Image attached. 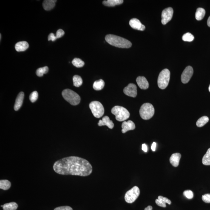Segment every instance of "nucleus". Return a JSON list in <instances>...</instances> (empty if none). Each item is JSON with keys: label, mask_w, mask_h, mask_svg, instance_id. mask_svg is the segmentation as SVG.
I'll return each mask as SVG.
<instances>
[{"label": "nucleus", "mask_w": 210, "mask_h": 210, "mask_svg": "<svg viewBox=\"0 0 210 210\" xmlns=\"http://www.w3.org/2000/svg\"><path fill=\"white\" fill-rule=\"evenodd\" d=\"M53 169L55 172L63 175L87 176L92 172V167L87 160L71 156L55 162Z\"/></svg>", "instance_id": "1"}, {"label": "nucleus", "mask_w": 210, "mask_h": 210, "mask_svg": "<svg viewBox=\"0 0 210 210\" xmlns=\"http://www.w3.org/2000/svg\"><path fill=\"white\" fill-rule=\"evenodd\" d=\"M105 39L111 45L116 47L129 48L132 45V43L129 40L116 35H107L105 37Z\"/></svg>", "instance_id": "2"}, {"label": "nucleus", "mask_w": 210, "mask_h": 210, "mask_svg": "<svg viewBox=\"0 0 210 210\" xmlns=\"http://www.w3.org/2000/svg\"><path fill=\"white\" fill-rule=\"evenodd\" d=\"M62 95L65 100L73 106L79 104L81 101V98L78 94L70 89H66L63 90Z\"/></svg>", "instance_id": "3"}, {"label": "nucleus", "mask_w": 210, "mask_h": 210, "mask_svg": "<svg viewBox=\"0 0 210 210\" xmlns=\"http://www.w3.org/2000/svg\"><path fill=\"white\" fill-rule=\"evenodd\" d=\"M112 112L115 115L117 121H123L129 118L130 114L125 107L120 106H115L112 109Z\"/></svg>", "instance_id": "4"}, {"label": "nucleus", "mask_w": 210, "mask_h": 210, "mask_svg": "<svg viewBox=\"0 0 210 210\" xmlns=\"http://www.w3.org/2000/svg\"><path fill=\"white\" fill-rule=\"evenodd\" d=\"M140 117L144 120H148L153 116L154 109L153 106L149 103H145L140 107L139 111Z\"/></svg>", "instance_id": "5"}, {"label": "nucleus", "mask_w": 210, "mask_h": 210, "mask_svg": "<svg viewBox=\"0 0 210 210\" xmlns=\"http://www.w3.org/2000/svg\"><path fill=\"white\" fill-rule=\"evenodd\" d=\"M170 72L168 69H164L160 72L158 79V85L161 89H165L169 84L170 78Z\"/></svg>", "instance_id": "6"}, {"label": "nucleus", "mask_w": 210, "mask_h": 210, "mask_svg": "<svg viewBox=\"0 0 210 210\" xmlns=\"http://www.w3.org/2000/svg\"><path fill=\"white\" fill-rule=\"evenodd\" d=\"M89 108L95 118H100L104 113V109L103 105L100 102L94 101L89 104Z\"/></svg>", "instance_id": "7"}, {"label": "nucleus", "mask_w": 210, "mask_h": 210, "mask_svg": "<svg viewBox=\"0 0 210 210\" xmlns=\"http://www.w3.org/2000/svg\"><path fill=\"white\" fill-rule=\"evenodd\" d=\"M140 194V189L138 187L134 186L126 193L125 196V200L128 203H133L138 198Z\"/></svg>", "instance_id": "8"}, {"label": "nucleus", "mask_w": 210, "mask_h": 210, "mask_svg": "<svg viewBox=\"0 0 210 210\" xmlns=\"http://www.w3.org/2000/svg\"><path fill=\"white\" fill-rule=\"evenodd\" d=\"M174 11L172 7H168L164 9L162 13L161 22L163 25H166L172 19Z\"/></svg>", "instance_id": "9"}, {"label": "nucleus", "mask_w": 210, "mask_h": 210, "mask_svg": "<svg viewBox=\"0 0 210 210\" xmlns=\"http://www.w3.org/2000/svg\"><path fill=\"white\" fill-rule=\"evenodd\" d=\"M194 73V70L190 66H188L185 69L182 74L181 80L184 84H186L189 81Z\"/></svg>", "instance_id": "10"}, {"label": "nucleus", "mask_w": 210, "mask_h": 210, "mask_svg": "<svg viewBox=\"0 0 210 210\" xmlns=\"http://www.w3.org/2000/svg\"><path fill=\"white\" fill-rule=\"evenodd\" d=\"M123 92L128 96L135 97L137 95V88L133 83H130L123 89Z\"/></svg>", "instance_id": "11"}, {"label": "nucleus", "mask_w": 210, "mask_h": 210, "mask_svg": "<svg viewBox=\"0 0 210 210\" xmlns=\"http://www.w3.org/2000/svg\"><path fill=\"white\" fill-rule=\"evenodd\" d=\"M129 25L132 28L135 30L143 31L146 28L145 26L142 24L140 21L135 18L130 20L129 21Z\"/></svg>", "instance_id": "12"}, {"label": "nucleus", "mask_w": 210, "mask_h": 210, "mask_svg": "<svg viewBox=\"0 0 210 210\" xmlns=\"http://www.w3.org/2000/svg\"><path fill=\"white\" fill-rule=\"evenodd\" d=\"M122 130V132L125 133L128 131L134 130L135 129V126L134 123L131 120H129L128 121H125L122 124L121 126Z\"/></svg>", "instance_id": "13"}, {"label": "nucleus", "mask_w": 210, "mask_h": 210, "mask_svg": "<svg viewBox=\"0 0 210 210\" xmlns=\"http://www.w3.org/2000/svg\"><path fill=\"white\" fill-rule=\"evenodd\" d=\"M137 84L140 89H146L149 88V84L147 80L144 76H139L136 79Z\"/></svg>", "instance_id": "14"}, {"label": "nucleus", "mask_w": 210, "mask_h": 210, "mask_svg": "<svg viewBox=\"0 0 210 210\" xmlns=\"http://www.w3.org/2000/svg\"><path fill=\"white\" fill-rule=\"evenodd\" d=\"M99 126H106L110 129H113L114 124L112 120L107 116H105L103 117L102 120H100L98 123Z\"/></svg>", "instance_id": "15"}, {"label": "nucleus", "mask_w": 210, "mask_h": 210, "mask_svg": "<svg viewBox=\"0 0 210 210\" xmlns=\"http://www.w3.org/2000/svg\"><path fill=\"white\" fill-rule=\"evenodd\" d=\"M181 157V154L180 153H175L171 155L170 158V162L173 166L174 167L178 166Z\"/></svg>", "instance_id": "16"}, {"label": "nucleus", "mask_w": 210, "mask_h": 210, "mask_svg": "<svg viewBox=\"0 0 210 210\" xmlns=\"http://www.w3.org/2000/svg\"><path fill=\"white\" fill-rule=\"evenodd\" d=\"M155 202L158 206L162 207V208H166V203L169 204V205L171 204V201L170 200L167 198L163 197L162 196H158V199H156Z\"/></svg>", "instance_id": "17"}, {"label": "nucleus", "mask_w": 210, "mask_h": 210, "mask_svg": "<svg viewBox=\"0 0 210 210\" xmlns=\"http://www.w3.org/2000/svg\"><path fill=\"white\" fill-rule=\"evenodd\" d=\"M24 97V92H21L18 94L17 97H16L14 106V109L15 111H18L21 108L22 105Z\"/></svg>", "instance_id": "18"}, {"label": "nucleus", "mask_w": 210, "mask_h": 210, "mask_svg": "<svg viewBox=\"0 0 210 210\" xmlns=\"http://www.w3.org/2000/svg\"><path fill=\"white\" fill-rule=\"evenodd\" d=\"M29 47V44L27 42L23 41L19 42L15 44V48L18 52H24Z\"/></svg>", "instance_id": "19"}, {"label": "nucleus", "mask_w": 210, "mask_h": 210, "mask_svg": "<svg viewBox=\"0 0 210 210\" xmlns=\"http://www.w3.org/2000/svg\"><path fill=\"white\" fill-rule=\"evenodd\" d=\"M56 2V0H45L43 3V8L46 11L52 10L55 7Z\"/></svg>", "instance_id": "20"}, {"label": "nucleus", "mask_w": 210, "mask_h": 210, "mask_svg": "<svg viewBox=\"0 0 210 210\" xmlns=\"http://www.w3.org/2000/svg\"><path fill=\"white\" fill-rule=\"evenodd\" d=\"M123 0H107L103 1V3L104 6L108 7H113L123 3Z\"/></svg>", "instance_id": "21"}, {"label": "nucleus", "mask_w": 210, "mask_h": 210, "mask_svg": "<svg viewBox=\"0 0 210 210\" xmlns=\"http://www.w3.org/2000/svg\"><path fill=\"white\" fill-rule=\"evenodd\" d=\"M4 210H16L18 207V205L16 202H12L1 205Z\"/></svg>", "instance_id": "22"}, {"label": "nucleus", "mask_w": 210, "mask_h": 210, "mask_svg": "<svg viewBox=\"0 0 210 210\" xmlns=\"http://www.w3.org/2000/svg\"><path fill=\"white\" fill-rule=\"evenodd\" d=\"M205 15L204 9L199 7L197 9L195 13V18L197 21H200L203 19Z\"/></svg>", "instance_id": "23"}, {"label": "nucleus", "mask_w": 210, "mask_h": 210, "mask_svg": "<svg viewBox=\"0 0 210 210\" xmlns=\"http://www.w3.org/2000/svg\"><path fill=\"white\" fill-rule=\"evenodd\" d=\"M105 86L104 81L103 80H99L95 81L93 84V88L95 90H102Z\"/></svg>", "instance_id": "24"}, {"label": "nucleus", "mask_w": 210, "mask_h": 210, "mask_svg": "<svg viewBox=\"0 0 210 210\" xmlns=\"http://www.w3.org/2000/svg\"><path fill=\"white\" fill-rule=\"evenodd\" d=\"M11 186V183L7 180H0V188L1 189L7 190Z\"/></svg>", "instance_id": "25"}, {"label": "nucleus", "mask_w": 210, "mask_h": 210, "mask_svg": "<svg viewBox=\"0 0 210 210\" xmlns=\"http://www.w3.org/2000/svg\"><path fill=\"white\" fill-rule=\"evenodd\" d=\"M208 121H209V118L208 116H202L197 120L196 125L198 127H201L205 126Z\"/></svg>", "instance_id": "26"}, {"label": "nucleus", "mask_w": 210, "mask_h": 210, "mask_svg": "<svg viewBox=\"0 0 210 210\" xmlns=\"http://www.w3.org/2000/svg\"><path fill=\"white\" fill-rule=\"evenodd\" d=\"M202 162L205 166H210V148L204 155L202 158Z\"/></svg>", "instance_id": "27"}, {"label": "nucleus", "mask_w": 210, "mask_h": 210, "mask_svg": "<svg viewBox=\"0 0 210 210\" xmlns=\"http://www.w3.org/2000/svg\"><path fill=\"white\" fill-rule=\"evenodd\" d=\"M74 85L75 87H79L83 84V80L81 76L78 75H75L73 77Z\"/></svg>", "instance_id": "28"}, {"label": "nucleus", "mask_w": 210, "mask_h": 210, "mask_svg": "<svg viewBox=\"0 0 210 210\" xmlns=\"http://www.w3.org/2000/svg\"><path fill=\"white\" fill-rule=\"evenodd\" d=\"M48 67L47 66H45L44 67L39 68L37 69L36 72V74L39 77L43 76L44 74L47 73L48 71Z\"/></svg>", "instance_id": "29"}, {"label": "nucleus", "mask_w": 210, "mask_h": 210, "mask_svg": "<svg viewBox=\"0 0 210 210\" xmlns=\"http://www.w3.org/2000/svg\"><path fill=\"white\" fill-rule=\"evenodd\" d=\"M72 62L74 66L78 68L83 67L84 65V62L79 58H74Z\"/></svg>", "instance_id": "30"}, {"label": "nucleus", "mask_w": 210, "mask_h": 210, "mask_svg": "<svg viewBox=\"0 0 210 210\" xmlns=\"http://www.w3.org/2000/svg\"><path fill=\"white\" fill-rule=\"evenodd\" d=\"M194 39V37L192 34L189 33H186L183 35L182 37V39L183 41L187 42H191Z\"/></svg>", "instance_id": "31"}, {"label": "nucleus", "mask_w": 210, "mask_h": 210, "mask_svg": "<svg viewBox=\"0 0 210 210\" xmlns=\"http://www.w3.org/2000/svg\"><path fill=\"white\" fill-rule=\"evenodd\" d=\"M38 94L37 91H34L29 96V99L32 103H34L38 99Z\"/></svg>", "instance_id": "32"}, {"label": "nucleus", "mask_w": 210, "mask_h": 210, "mask_svg": "<svg viewBox=\"0 0 210 210\" xmlns=\"http://www.w3.org/2000/svg\"><path fill=\"white\" fill-rule=\"evenodd\" d=\"M183 194L185 197L189 199H191L194 197V193L190 190H186L184 191Z\"/></svg>", "instance_id": "33"}, {"label": "nucleus", "mask_w": 210, "mask_h": 210, "mask_svg": "<svg viewBox=\"0 0 210 210\" xmlns=\"http://www.w3.org/2000/svg\"><path fill=\"white\" fill-rule=\"evenodd\" d=\"M202 199L204 202L207 203H210V194H205L202 197Z\"/></svg>", "instance_id": "34"}, {"label": "nucleus", "mask_w": 210, "mask_h": 210, "mask_svg": "<svg viewBox=\"0 0 210 210\" xmlns=\"http://www.w3.org/2000/svg\"><path fill=\"white\" fill-rule=\"evenodd\" d=\"M65 32L62 29H60L57 31L56 36L57 39L62 37L64 35Z\"/></svg>", "instance_id": "35"}, {"label": "nucleus", "mask_w": 210, "mask_h": 210, "mask_svg": "<svg viewBox=\"0 0 210 210\" xmlns=\"http://www.w3.org/2000/svg\"><path fill=\"white\" fill-rule=\"evenodd\" d=\"M54 210H73L71 207L68 206H64L58 207Z\"/></svg>", "instance_id": "36"}, {"label": "nucleus", "mask_w": 210, "mask_h": 210, "mask_svg": "<svg viewBox=\"0 0 210 210\" xmlns=\"http://www.w3.org/2000/svg\"><path fill=\"white\" fill-rule=\"evenodd\" d=\"M57 37L54 34L52 33H51L48 36V40L49 41H54L57 39Z\"/></svg>", "instance_id": "37"}, {"label": "nucleus", "mask_w": 210, "mask_h": 210, "mask_svg": "<svg viewBox=\"0 0 210 210\" xmlns=\"http://www.w3.org/2000/svg\"><path fill=\"white\" fill-rule=\"evenodd\" d=\"M142 149L145 152H147L148 151V148L147 145L145 144H144L142 145Z\"/></svg>", "instance_id": "38"}, {"label": "nucleus", "mask_w": 210, "mask_h": 210, "mask_svg": "<svg viewBox=\"0 0 210 210\" xmlns=\"http://www.w3.org/2000/svg\"><path fill=\"white\" fill-rule=\"evenodd\" d=\"M156 143L155 142H153L152 144V146H151V149L153 151H155L156 150Z\"/></svg>", "instance_id": "39"}, {"label": "nucleus", "mask_w": 210, "mask_h": 210, "mask_svg": "<svg viewBox=\"0 0 210 210\" xmlns=\"http://www.w3.org/2000/svg\"><path fill=\"white\" fill-rule=\"evenodd\" d=\"M153 208L152 207L149 205L148 206L147 208H145L144 210H152Z\"/></svg>", "instance_id": "40"}, {"label": "nucleus", "mask_w": 210, "mask_h": 210, "mask_svg": "<svg viewBox=\"0 0 210 210\" xmlns=\"http://www.w3.org/2000/svg\"><path fill=\"white\" fill-rule=\"evenodd\" d=\"M207 24H208V27H210V16L208 18V21H207Z\"/></svg>", "instance_id": "41"}, {"label": "nucleus", "mask_w": 210, "mask_h": 210, "mask_svg": "<svg viewBox=\"0 0 210 210\" xmlns=\"http://www.w3.org/2000/svg\"><path fill=\"white\" fill-rule=\"evenodd\" d=\"M208 90H209V91L210 92V85H209V88H208Z\"/></svg>", "instance_id": "42"}, {"label": "nucleus", "mask_w": 210, "mask_h": 210, "mask_svg": "<svg viewBox=\"0 0 210 210\" xmlns=\"http://www.w3.org/2000/svg\"><path fill=\"white\" fill-rule=\"evenodd\" d=\"M0 36H0V37H1V38H0V39H1V35H0Z\"/></svg>", "instance_id": "43"}]
</instances>
